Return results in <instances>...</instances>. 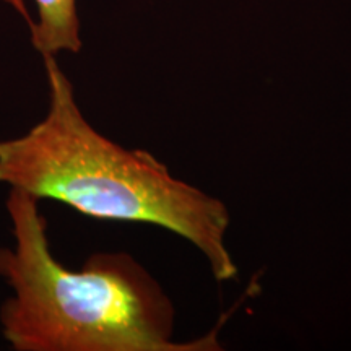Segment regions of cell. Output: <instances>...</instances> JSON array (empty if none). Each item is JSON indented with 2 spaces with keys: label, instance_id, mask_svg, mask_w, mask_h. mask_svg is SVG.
Returning <instances> with one entry per match:
<instances>
[{
  "label": "cell",
  "instance_id": "6da1fadb",
  "mask_svg": "<svg viewBox=\"0 0 351 351\" xmlns=\"http://www.w3.org/2000/svg\"><path fill=\"white\" fill-rule=\"evenodd\" d=\"M43 59L49 108L25 135L0 142V182L85 217L165 228L194 245L217 282L236 278L225 202L174 178L152 153L127 150L99 134L56 57Z\"/></svg>",
  "mask_w": 351,
  "mask_h": 351
},
{
  "label": "cell",
  "instance_id": "3957f363",
  "mask_svg": "<svg viewBox=\"0 0 351 351\" xmlns=\"http://www.w3.org/2000/svg\"><path fill=\"white\" fill-rule=\"evenodd\" d=\"M28 23L32 44L43 57L82 51L77 0H2Z\"/></svg>",
  "mask_w": 351,
  "mask_h": 351
},
{
  "label": "cell",
  "instance_id": "7a4b0ae2",
  "mask_svg": "<svg viewBox=\"0 0 351 351\" xmlns=\"http://www.w3.org/2000/svg\"><path fill=\"white\" fill-rule=\"evenodd\" d=\"M7 213L15 245H0V276L12 288L0 328L13 350H221L215 333L174 340L173 301L130 254L98 252L69 270L52 256L38 199L10 189Z\"/></svg>",
  "mask_w": 351,
  "mask_h": 351
}]
</instances>
